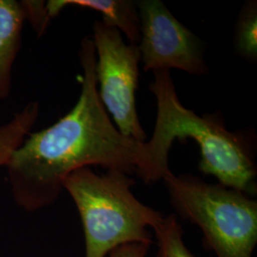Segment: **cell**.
Returning <instances> with one entry per match:
<instances>
[{"label": "cell", "mask_w": 257, "mask_h": 257, "mask_svg": "<svg viewBox=\"0 0 257 257\" xmlns=\"http://www.w3.org/2000/svg\"><path fill=\"white\" fill-rule=\"evenodd\" d=\"M78 56L81 92L73 109L52 126L30 133L4 167L15 201L25 211L54 204L65 179L90 166L137 174L146 184L157 182L146 143L123 136L102 104L90 37L81 41Z\"/></svg>", "instance_id": "cell-1"}, {"label": "cell", "mask_w": 257, "mask_h": 257, "mask_svg": "<svg viewBox=\"0 0 257 257\" xmlns=\"http://www.w3.org/2000/svg\"><path fill=\"white\" fill-rule=\"evenodd\" d=\"M150 90L157 104L155 130L146 141L156 180L171 172L169 154L175 139L193 138L200 149L199 170L219 184L245 194L256 192V167L245 140L230 133L216 114L197 115L177 95L169 71H155Z\"/></svg>", "instance_id": "cell-2"}, {"label": "cell", "mask_w": 257, "mask_h": 257, "mask_svg": "<svg viewBox=\"0 0 257 257\" xmlns=\"http://www.w3.org/2000/svg\"><path fill=\"white\" fill-rule=\"evenodd\" d=\"M128 175L108 171L105 175L82 168L65 179L82 221L85 257H106L120 246L152 244V231L163 214L140 202Z\"/></svg>", "instance_id": "cell-3"}, {"label": "cell", "mask_w": 257, "mask_h": 257, "mask_svg": "<svg viewBox=\"0 0 257 257\" xmlns=\"http://www.w3.org/2000/svg\"><path fill=\"white\" fill-rule=\"evenodd\" d=\"M172 205L202 230L217 257H252L257 243V203L247 194L192 175L162 179Z\"/></svg>", "instance_id": "cell-4"}, {"label": "cell", "mask_w": 257, "mask_h": 257, "mask_svg": "<svg viewBox=\"0 0 257 257\" xmlns=\"http://www.w3.org/2000/svg\"><path fill=\"white\" fill-rule=\"evenodd\" d=\"M92 31L97 91L102 104L123 136L146 142L136 106L141 60L138 45L126 43L119 30L102 20L94 22Z\"/></svg>", "instance_id": "cell-5"}, {"label": "cell", "mask_w": 257, "mask_h": 257, "mask_svg": "<svg viewBox=\"0 0 257 257\" xmlns=\"http://www.w3.org/2000/svg\"><path fill=\"white\" fill-rule=\"evenodd\" d=\"M140 19L138 49L144 71L177 69L194 75L208 73L202 42L160 0L137 3Z\"/></svg>", "instance_id": "cell-6"}, {"label": "cell", "mask_w": 257, "mask_h": 257, "mask_svg": "<svg viewBox=\"0 0 257 257\" xmlns=\"http://www.w3.org/2000/svg\"><path fill=\"white\" fill-rule=\"evenodd\" d=\"M47 9L52 19L68 6L92 10L102 16V21L124 34L131 44L140 41V19L138 6L132 0H50Z\"/></svg>", "instance_id": "cell-7"}, {"label": "cell", "mask_w": 257, "mask_h": 257, "mask_svg": "<svg viewBox=\"0 0 257 257\" xmlns=\"http://www.w3.org/2000/svg\"><path fill=\"white\" fill-rule=\"evenodd\" d=\"M24 23L20 1L0 0V102L11 94L13 68L21 46Z\"/></svg>", "instance_id": "cell-8"}, {"label": "cell", "mask_w": 257, "mask_h": 257, "mask_svg": "<svg viewBox=\"0 0 257 257\" xmlns=\"http://www.w3.org/2000/svg\"><path fill=\"white\" fill-rule=\"evenodd\" d=\"M39 115V104L30 102L0 126V169L4 168L14 151L27 138Z\"/></svg>", "instance_id": "cell-9"}, {"label": "cell", "mask_w": 257, "mask_h": 257, "mask_svg": "<svg viewBox=\"0 0 257 257\" xmlns=\"http://www.w3.org/2000/svg\"><path fill=\"white\" fill-rule=\"evenodd\" d=\"M153 231L158 243L156 257H195L186 247L183 230L174 214L163 215Z\"/></svg>", "instance_id": "cell-10"}, {"label": "cell", "mask_w": 257, "mask_h": 257, "mask_svg": "<svg viewBox=\"0 0 257 257\" xmlns=\"http://www.w3.org/2000/svg\"><path fill=\"white\" fill-rule=\"evenodd\" d=\"M256 1L247 2L240 13L235 46L238 54L250 60L257 57V9Z\"/></svg>", "instance_id": "cell-11"}, {"label": "cell", "mask_w": 257, "mask_h": 257, "mask_svg": "<svg viewBox=\"0 0 257 257\" xmlns=\"http://www.w3.org/2000/svg\"><path fill=\"white\" fill-rule=\"evenodd\" d=\"M25 21L27 20L34 28L38 36H42L46 32L52 18L49 15L45 1L24 0L20 1Z\"/></svg>", "instance_id": "cell-12"}, {"label": "cell", "mask_w": 257, "mask_h": 257, "mask_svg": "<svg viewBox=\"0 0 257 257\" xmlns=\"http://www.w3.org/2000/svg\"><path fill=\"white\" fill-rule=\"evenodd\" d=\"M149 246L141 243H134L114 248L106 257H145Z\"/></svg>", "instance_id": "cell-13"}]
</instances>
